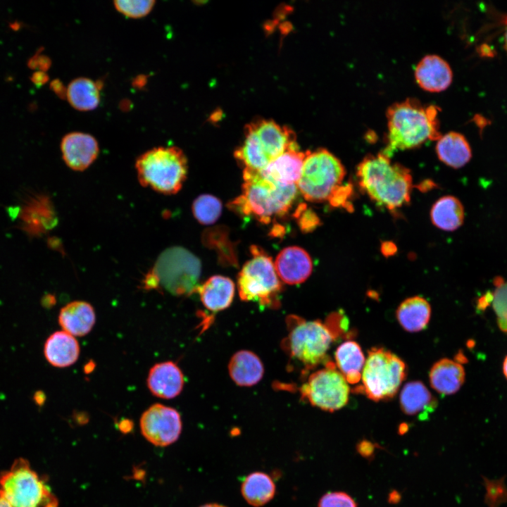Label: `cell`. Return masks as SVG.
Listing matches in <instances>:
<instances>
[{
	"mask_svg": "<svg viewBox=\"0 0 507 507\" xmlns=\"http://www.w3.org/2000/svg\"><path fill=\"white\" fill-rule=\"evenodd\" d=\"M503 374L506 376L507 379V356L504 359L503 363Z\"/></svg>",
	"mask_w": 507,
	"mask_h": 507,
	"instance_id": "c3c4849f",
	"label": "cell"
},
{
	"mask_svg": "<svg viewBox=\"0 0 507 507\" xmlns=\"http://www.w3.org/2000/svg\"><path fill=\"white\" fill-rule=\"evenodd\" d=\"M50 65V59L45 56L40 54L34 56L29 60L28 62V65L31 68H37L38 70L44 72L49 68Z\"/></svg>",
	"mask_w": 507,
	"mask_h": 507,
	"instance_id": "74e56055",
	"label": "cell"
},
{
	"mask_svg": "<svg viewBox=\"0 0 507 507\" xmlns=\"http://www.w3.org/2000/svg\"><path fill=\"white\" fill-rule=\"evenodd\" d=\"M325 368L311 373L301 385V399L323 411L334 412L346 405L350 388L334 363L329 361Z\"/></svg>",
	"mask_w": 507,
	"mask_h": 507,
	"instance_id": "8fae6325",
	"label": "cell"
},
{
	"mask_svg": "<svg viewBox=\"0 0 507 507\" xmlns=\"http://www.w3.org/2000/svg\"><path fill=\"white\" fill-rule=\"evenodd\" d=\"M496 289L494 295V308L499 316L501 328L507 332V282L496 279Z\"/></svg>",
	"mask_w": 507,
	"mask_h": 507,
	"instance_id": "836d02e7",
	"label": "cell"
},
{
	"mask_svg": "<svg viewBox=\"0 0 507 507\" xmlns=\"http://www.w3.org/2000/svg\"><path fill=\"white\" fill-rule=\"evenodd\" d=\"M135 168L140 184L167 195L177 193L187 175V159L177 146L151 149L136 160Z\"/></svg>",
	"mask_w": 507,
	"mask_h": 507,
	"instance_id": "8992f818",
	"label": "cell"
},
{
	"mask_svg": "<svg viewBox=\"0 0 507 507\" xmlns=\"http://www.w3.org/2000/svg\"><path fill=\"white\" fill-rule=\"evenodd\" d=\"M201 263L193 253L182 246L165 249L146 275V289L162 288L177 296L197 291Z\"/></svg>",
	"mask_w": 507,
	"mask_h": 507,
	"instance_id": "5b68a950",
	"label": "cell"
},
{
	"mask_svg": "<svg viewBox=\"0 0 507 507\" xmlns=\"http://www.w3.org/2000/svg\"><path fill=\"white\" fill-rule=\"evenodd\" d=\"M439 108L423 104L415 99L394 103L386 112L387 146L383 152L390 156L395 150L413 149L428 140H438Z\"/></svg>",
	"mask_w": 507,
	"mask_h": 507,
	"instance_id": "6da1fadb",
	"label": "cell"
},
{
	"mask_svg": "<svg viewBox=\"0 0 507 507\" xmlns=\"http://www.w3.org/2000/svg\"><path fill=\"white\" fill-rule=\"evenodd\" d=\"M418 84L430 92L446 89L452 81V71L449 63L442 57L430 54L424 56L415 69Z\"/></svg>",
	"mask_w": 507,
	"mask_h": 507,
	"instance_id": "d6986e66",
	"label": "cell"
},
{
	"mask_svg": "<svg viewBox=\"0 0 507 507\" xmlns=\"http://www.w3.org/2000/svg\"><path fill=\"white\" fill-rule=\"evenodd\" d=\"M506 24H507V19H506ZM504 46H505V49H506V51H507V30H506V33H505V35H504Z\"/></svg>",
	"mask_w": 507,
	"mask_h": 507,
	"instance_id": "681fc988",
	"label": "cell"
},
{
	"mask_svg": "<svg viewBox=\"0 0 507 507\" xmlns=\"http://www.w3.org/2000/svg\"><path fill=\"white\" fill-rule=\"evenodd\" d=\"M306 152L298 145L287 149L259 171L263 177L283 184H296L302 171Z\"/></svg>",
	"mask_w": 507,
	"mask_h": 507,
	"instance_id": "e0dca14e",
	"label": "cell"
},
{
	"mask_svg": "<svg viewBox=\"0 0 507 507\" xmlns=\"http://www.w3.org/2000/svg\"><path fill=\"white\" fill-rule=\"evenodd\" d=\"M287 326L288 334L282 341V348L294 363L303 367L302 375L329 361L327 352L337 337L325 323L289 315Z\"/></svg>",
	"mask_w": 507,
	"mask_h": 507,
	"instance_id": "277c9868",
	"label": "cell"
},
{
	"mask_svg": "<svg viewBox=\"0 0 507 507\" xmlns=\"http://www.w3.org/2000/svg\"><path fill=\"white\" fill-rule=\"evenodd\" d=\"M248 125L256 134L258 145L269 163L287 149L297 145L296 134L287 126L265 119H257Z\"/></svg>",
	"mask_w": 507,
	"mask_h": 507,
	"instance_id": "4fadbf2b",
	"label": "cell"
},
{
	"mask_svg": "<svg viewBox=\"0 0 507 507\" xmlns=\"http://www.w3.org/2000/svg\"><path fill=\"white\" fill-rule=\"evenodd\" d=\"M294 216L299 220V225L303 232L312 231L320 224L317 215L313 211L308 210L303 204L299 206Z\"/></svg>",
	"mask_w": 507,
	"mask_h": 507,
	"instance_id": "d590c367",
	"label": "cell"
},
{
	"mask_svg": "<svg viewBox=\"0 0 507 507\" xmlns=\"http://www.w3.org/2000/svg\"><path fill=\"white\" fill-rule=\"evenodd\" d=\"M407 430H408V427H407V425H405V424H404V425H400V427H399V433L401 434H404L405 432H406Z\"/></svg>",
	"mask_w": 507,
	"mask_h": 507,
	"instance_id": "bcb514c9",
	"label": "cell"
},
{
	"mask_svg": "<svg viewBox=\"0 0 507 507\" xmlns=\"http://www.w3.org/2000/svg\"><path fill=\"white\" fill-rule=\"evenodd\" d=\"M274 265L279 278L289 284L304 282L313 269L308 254L294 246L283 249L277 256Z\"/></svg>",
	"mask_w": 507,
	"mask_h": 507,
	"instance_id": "2e32d148",
	"label": "cell"
},
{
	"mask_svg": "<svg viewBox=\"0 0 507 507\" xmlns=\"http://www.w3.org/2000/svg\"><path fill=\"white\" fill-rule=\"evenodd\" d=\"M156 1L154 0H117L114 6L124 15L138 18L149 14L153 9Z\"/></svg>",
	"mask_w": 507,
	"mask_h": 507,
	"instance_id": "d6a6232c",
	"label": "cell"
},
{
	"mask_svg": "<svg viewBox=\"0 0 507 507\" xmlns=\"http://www.w3.org/2000/svg\"><path fill=\"white\" fill-rule=\"evenodd\" d=\"M21 229L30 237H37L51 229L56 218L49 198L43 194L28 196L19 212Z\"/></svg>",
	"mask_w": 507,
	"mask_h": 507,
	"instance_id": "5bb4252c",
	"label": "cell"
},
{
	"mask_svg": "<svg viewBox=\"0 0 507 507\" xmlns=\"http://www.w3.org/2000/svg\"><path fill=\"white\" fill-rule=\"evenodd\" d=\"M34 400L37 405L42 406L45 401L44 394L41 391H37L34 394Z\"/></svg>",
	"mask_w": 507,
	"mask_h": 507,
	"instance_id": "7bdbcfd3",
	"label": "cell"
},
{
	"mask_svg": "<svg viewBox=\"0 0 507 507\" xmlns=\"http://www.w3.org/2000/svg\"><path fill=\"white\" fill-rule=\"evenodd\" d=\"M0 507H12L11 503L5 497L3 492L0 489Z\"/></svg>",
	"mask_w": 507,
	"mask_h": 507,
	"instance_id": "f6af8a7d",
	"label": "cell"
},
{
	"mask_svg": "<svg viewBox=\"0 0 507 507\" xmlns=\"http://www.w3.org/2000/svg\"><path fill=\"white\" fill-rule=\"evenodd\" d=\"M346 170L340 160L325 149L306 151L300 178L296 184L309 201H327L342 184Z\"/></svg>",
	"mask_w": 507,
	"mask_h": 507,
	"instance_id": "ba28073f",
	"label": "cell"
},
{
	"mask_svg": "<svg viewBox=\"0 0 507 507\" xmlns=\"http://www.w3.org/2000/svg\"><path fill=\"white\" fill-rule=\"evenodd\" d=\"M430 315L431 307L429 302L420 296L405 299L396 311L399 323L409 332H417L426 328Z\"/></svg>",
	"mask_w": 507,
	"mask_h": 507,
	"instance_id": "d4e9b609",
	"label": "cell"
},
{
	"mask_svg": "<svg viewBox=\"0 0 507 507\" xmlns=\"http://www.w3.org/2000/svg\"><path fill=\"white\" fill-rule=\"evenodd\" d=\"M62 157L65 164L75 171H83L96 159L99 147L91 134L72 132L65 134L61 142Z\"/></svg>",
	"mask_w": 507,
	"mask_h": 507,
	"instance_id": "9a60e30c",
	"label": "cell"
},
{
	"mask_svg": "<svg viewBox=\"0 0 507 507\" xmlns=\"http://www.w3.org/2000/svg\"><path fill=\"white\" fill-rule=\"evenodd\" d=\"M275 484L269 475L254 472L243 480L241 492L244 500L251 506L260 507L270 501L275 494Z\"/></svg>",
	"mask_w": 507,
	"mask_h": 507,
	"instance_id": "f546056e",
	"label": "cell"
},
{
	"mask_svg": "<svg viewBox=\"0 0 507 507\" xmlns=\"http://www.w3.org/2000/svg\"><path fill=\"white\" fill-rule=\"evenodd\" d=\"M336 366L348 383L354 384L359 382L365 363L364 353L355 341H346L341 344L335 351Z\"/></svg>",
	"mask_w": 507,
	"mask_h": 507,
	"instance_id": "83f0119b",
	"label": "cell"
},
{
	"mask_svg": "<svg viewBox=\"0 0 507 507\" xmlns=\"http://www.w3.org/2000/svg\"><path fill=\"white\" fill-rule=\"evenodd\" d=\"M430 218L433 225L440 230L453 231L463 223L464 208L457 198L444 196L433 204Z\"/></svg>",
	"mask_w": 507,
	"mask_h": 507,
	"instance_id": "f1b7e54d",
	"label": "cell"
},
{
	"mask_svg": "<svg viewBox=\"0 0 507 507\" xmlns=\"http://www.w3.org/2000/svg\"><path fill=\"white\" fill-rule=\"evenodd\" d=\"M358 453L366 458H372L374 456L375 446L370 441L363 439L356 445Z\"/></svg>",
	"mask_w": 507,
	"mask_h": 507,
	"instance_id": "f35d334b",
	"label": "cell"
},
{
	"mask_svg": "<svg viewBox=\"0 0 507 507\" xmlns=\"http://www.w3.org/2000/svg\"><path fill=\"white\" fill-rule=\"evenodd\" d=\"M242 194L231 206L245 215H253L268 224L273 218L285 214L297 196L296 184H283L269 180L259 171L244 168Z\"/></svg>",
	"mask_w": 507,
	"mask_h": 507,
	"instance_id": "3957f363",
	"label": "cell"
},
{
	"mask_svg": "<svg viewBox=\"0 0 507 507\" xmlns=\"http://www.w3.org/2000/svg\"><path fill=\"white\" fill-rule=\"evenodd\" d=\"M400 499H401L400 494L398 492L394 490L389 493L388 501L389 503H396L400 501Z\"/></svg>",
	"mask_w": 507,
	"mask_h": 507,
	"instance_id": "ee69618b",
	"label": "cell"
},
{
	"mask_svg": "<svg viewBox=\"0 0 507 507\" xmlns=\"http://www.w3.org/2000/svg\"><path fill=\"white\" fill-rule=\"evenodd\" d=\"M58 323L65 332L73 336H84L95 323V313L89 303L73 301L61 309Z\"/></svg>",
	"mask_w": 507,
	"mask_h": 507,
	"instance_id": "7402d4cb",
	"label": "cell"
},
{
	"mask_svg": "<svg viewBox=\"0 0 507 507\" xmlns=\"http://www.w3.org/2000/svg\"><path fill=\"white\" fill-rule=\"evenodd\" d=\"M252 258L243 266L237 277L239 297L245 301H256L267 308L280 305L282 285L274 263L261 248L251 247Z\"/></svg>",
	"mask_w": 507,
	"mask_h": 507,
	"instance_id": "52a82bcc",
	"label": "cell"
},
{
	"mask_svg": "<svg viewBox=\"0 0 507 507\" xmlns=\"http://www.w3.org/2000/svg\"><path fill=\"white\" fill-rule=\"evenodd\" d=\"M140 428L149 442L155 446H165L179 438L182 431L181 417L175 409L156 403L142 415Z\"/></svg>",
	"mask_w": 507,
	"mask_h": 507,
	"instance_id": "7c38bea8",
	"label": "cell"
},
{
	"mask_svg": "<svg viewBox=\"0 0 507 507\" xmlns=\"http://www.w3.org/2000/svg\"><path fill=\"white\" fill-rule=\"evenodd\" d=\"M99 84L87 77L73 80L66 89V97L75 109L87 111L96 108L100 102Z\"/></svg>",
	"mask_w": 507,
	"mask_h": 507,
	"instance_id": "4dcf8cb0",
	"label": "cell"
},
{
	"mask_svg": "<svg viewBox=\"0 0 507 507\" xmlns=\"http://www.w3.org/2000/svg\"><path fill=\"white\" fill-rule=\"evenodd\" d=\"M352 192L351 186L349 184L339 186L331 194L328 201L334 207L344 206L348 203Z\"/></svg>",
	"mask_w": 507,
	"mask_h": 507,
	"instance_id": "8d00e7d4",
	"label": "cell"
},
{
	"mask_svg": "<svg viewBox=\"0 0 507 507\" xmlns=\"http://www.w3.org/2000/svg\"><path fill=\"white\" fill-rule=\"evenodd\" d=\"M51 87L58 96H66V89H65L60 80H53L51 84Z\"/></svg>",
	"mask_w": 507,
	"mask_h": 507,
	"instance_id": "b9f144b4",
	"label": "cell"
},
{
	"mask_svg": "<svg viewBox=\"0 0 507 507\" xmlns=\"http://www.w3.org/2000/svg\"><path fill=\"white\" fill-rule=\"evenodd\" d=\"M222 203L211 194H201L193 201L194 216L203 225H211L217 221L222 213Z\"/></svg>",
	"mask_w": 507,
	"mask_h": 507,
	"instance_id": "1f68e13d",
	"label": "cell"
},
{
	"mask_svg": "<svg viewBox=\"0 0 507 507\" xmlns=\"http://www.w3.org/2000/svg\"><path fill=\"white\" fill-rule=\"evenodd\" d=\"M318 507H357L354 499L343 492H331L324 494L320 499Z\"/></svg>",
	"mask_w": 507,
	"mask_h": 507,
	"instance_id": "e575fe53",
	"label": "cell"
},
{
	"mask_svg": "<svg viewBox=\"0 0 507 507\" xmlns=\"http://www.w3.org/2000/svg\"><path fill=\"white\" fill-rule=\"evenodd\" d=\"M465 377L463 365L451 359L437 361L429 373L431 387L442 395H450L459 390Z\"/></svg>",
	"mask_w": 507,
	"mask_h": 507,
	"instance_id": "ffe728a7",
	"label": "cell"
},
{
	"mask_svg": "<svg viewBox=\"0 0 507 507\" xmlns=\"http://www.w3.org/2000/svg\"><path fill=\"white\" fill-rule=\"evenodd\" d=\"M399 399L401 410L408 415L424 416L437 406L436 399L420 381L406 384L401 391Z\"/></svg>",
	"mask_w": 507,
	"mask_h": 507,
	"instance_id": "484cf974",
	"label": "cell"
},
{
	"mask_svg": "<svg viewBox=\"0 0 507 507\" xmlns=\"http://www.w3.org/2000/svg\"><path fill=\"white\" fill-rule=\"evenodd\" d=\"M228 370L232 380L242 387L257 384L264 373L261 359L256 354L247 350L239 351L232 356Z\"/></svg>",
	"mask_w": 507,
	"mask_h": 507,
	"instance_id": "cb8c5ba5",
	"label": "cell"
},
{
	"mask_svg": "<svg viewBox=\"0 0 507 507\" xmlns=\"http://www.w3.org/2000/svg\"><path fill=\"white\" fill-rule=\"evenodd\" d=\"M356 177L361 190L389 210L410 201L412 176L409 169L393 163L383 151L366 156L357 166Z\"/></svg>",
	"mask_w": 507,
	"mask_h": 507,
	"instance_id": "7a4b0ae2",
	"label": "cell"
},
{
	"mask_svg": "<svg viewBox=\"0 0 507 507\" xmlns=\"http://www.w3.org/2000/svg\"><path fill=\"white\" fill-rule=\"evenodd\" d=\"M49 79L48 75L46 74L44 71L37 70L35 71L32 77L31 80L35 84L38 85H42L47 82Z\"/></svg>",
	"mask_w": 507,
	"mask_h": 507,
	"instance_id": "ab89813d",
	"label": "cell"
},
{
	"mask_svg": "<svg viewBox=\"0 0 507 507\" xmlns=\"http://www.w3.org/2000/svg\"><path fill=\"white\" fill-rule=\"evenodd\" d=\"M0 487L12 507H57L56 499L24 458L0 473Z\"/></svg>",
	"mask_w": 507,
	"mask_h": 507,
	"instance_id": "30bf717a",
	"label": "cell"
},
{
	"mask_svg": "<svg viewBox=\"0 0 507 507\" xmlns=\"http://www.w3.org/2000/svg\"><path fill=\"white\" fill-rule=\"evenodd\" d=\"M396 250L395 244L391 242H385L382 244L381 251L384 256H392L395 253Z\"/></svg>",
	"mask_w": 507,
	"mask_h": 507,
	"instance_id": "60d3db41",
	"label": "cell"
},
{
	"mask_svg": "<svg viewBox=\"0 0 507 507\" xmlns=\"http://www.w3.org/2000/svg\"><path fill=\"white\" fill-rule=\"evenodd\" d=\"M47 361L58 368H65L75 363L80 354L76 339L65 331H58L46 339L44 348Z\"/></svg>",
	"mask_w": 507,
	"mask_h": 507,
	"instance_id": "603a6c76",
	"label": "cell"
},
{
	"mask_svg": "<svg viewBox=\"0 0 507 507\" xmlns=\"http://www.w3.org/2000/svg\"><path fill=\"white\" fill-rule=\"evenodd\" d=\"M234 289V284L231 279L214 275L199 285L197 291L204 307L210 311L218 312L230 306Z\"/></svg>",
	"mask_w": 507,
	"mask_h": 507,
	"instance_id": "44dd1931",
	"label": "cell"
},
{
	"mask_svg": "<svg viewBox=\"0 0 507 507\" xmlns=\"http://www.w3.org/2000/svg\"><path fill=\"white\" fill-rule=\"evenodd\" d=\"M436 152L438 158L446 165L453 168L465 165L471 158V149L461 133L449 132L437 140Z\"/></svg>",
	"mask_w": 507,
	"mask_h": 507,
	"instance_id": "4316f807",
	"label": "cell"
},
{
	"mask_svg": "<svg viewBox=\"0 0 507 507\" xmlns=\"http://www.w3.org/2000/svg\"><path fill=\"white\" fill-rule=\"evenodd\" d=\"M183 385V374L173 361L156 363L149 370L147 386L157 397L173 399L180 394Z\"/></svg>",
	"mask_w": 507,
	"mask_h": 507,
	"instance_id": "ac0fdd59",
	"label": "cell"
},
{
	"mask_svg": "<svg viewBox=\"0 0 507 507\" xmlns=\"http://www.w3.org/2000/svg\"><path fill=\"white\" fill-rule=\"evenodd\" d=\"M406 375V364L399 356L383 348H372L362 372V390L375 401L392 399Z\"/></svg>",
	"mask_w": 507,
	"mask_h": 507,
	"instance_id": "9c48e42d",
	"label": "cell"
},
{
	"mask_svg": "<svg viewBox=\"0 0 507 507\" xmlns=\"http://www.w3.org/2000/svg\"><path fill=\"white\" fill-rule=\"evenodd\" d=\"M200 507H226V506L221 505V504H218V503H206Z\"/></svg>",
	"mask_w": 507,
	"mask_h": 507,
	"instance_id": "7dc6e473",
	"label": "cell"
}]
</instances>
